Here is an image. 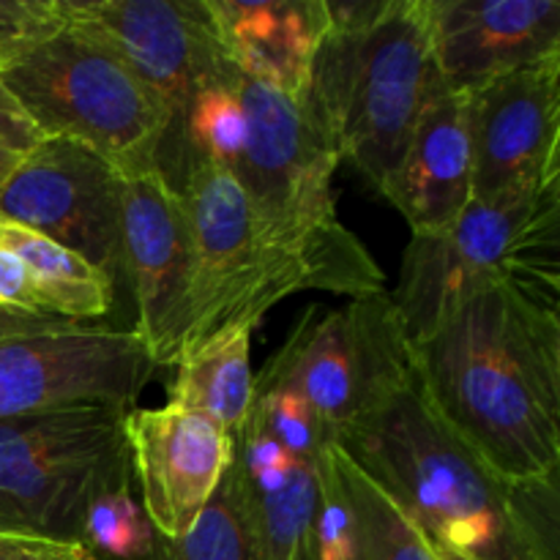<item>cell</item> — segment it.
Here are the masks:
<instances>
[{"label": "cell", "instance_id": "obj_1", "mask_svg": "<svg viewBox=\"0 0 560 560\" xmlns=\"http://www.w3.org/2000/svg\"><path fill=\"white\" fill-rule=\"evenodd\" d=\"M413 345L416 386L438 416L506 481L560 468L558 295L498 284Z\"/></svg>", "mask_w": 560, "mask_h": 560}, {"label": "cell", "instance_id": "obj_2", "mask_svg": "<svg viewBox=\"0 0 560 560\" xmlns=\"http://www.w3.org/2000/svg\"><path fill=\"white\" fill-rule=\"evenodd\" d=\"M435 545L479 560H560L558 476L506 481L416 386L331 438Z\"/></svg>", "mask_w": 560, "mask_h": 560}, {"label": "cell", "instance_id": "obj_3", "mask_svg": "<svg viewBox=\"0 0 560 560\" xmlns=\"http://www.w3.org/2000/svg\"><path fill=\"white\" fill-rule=\"evenodd\" d=\"M326 9L304 104L339 164L381 191L438 77L430 0H326Z\"/></svg>", "mask_w": 560, "mask_h": 560}, {"label": "cell", "instance_id": "obj_4", "mask_svg": "<svg viewBox=\"0 0 560 560\" xmlns=\"http://www.w3.org/2000/svg\"><path fill=\"white\" fill-rule=\"evenodd\" d=\"M246 140L233 175L262 235L301 257L326 293L350 301L386 290V273L337 213L331 142L304 102L241 74Z\"/></svg>", "mask_w": 560, "mask_h": 560}, {"label": "cell", "instance_id": "obj_5", "mask_svg": "<svg viewBox=\"0 0 560 560\" xmlns=\"http://www.w3.org/2000/svg\"><path fill=\"white\" fill-rule=\"evenodd\" d=\"M498 284L560 290V184L481 202L435 235H413L392 293L410 342L427 337L463 301Z\"/></svg>", "mask_w": 560, "mask_h": 560}, {"label": "cell", "instance_id": "obj_6", "mask_svg": "<svg viewBox=\"0 0 560 560\" xmlns=\"http://www.w3.org/2000/svg\"><path fill=\"white\" fill-rule=\"evenodd\" d=\"M0 80L44 137L102 153L120 173L156 170L170 115L104 42L66 25L0 63Z\"/></svg>", "mask_w": 560, "mask_h": 560}, {"label": "cell", "instance_id": "obj_7", "mask_svg": "<svg viewBox=\"0 0 560 560\" xmlns=\"http://www.w3.org/2000/svg\"><path fill=\"white\" fill-rule=\"evenodd\" d=\"M178 191L184 195L195 238L189 328L180 355L217 334L235 328L255 331L284 299L304 290H323L320 279L301 257L279 249L262 235L230 170L191 162Z\"/></svg>", "mask_w": 560, "mask_h": 560}, {"label": "cell", "instance_id": "obj_8", "mask_svg": "<svg viewBox=\"0 0 560 560\" xmlns=\"http://www.w3.org/2000/svg\"><path fill=\"white\" fill-rule=\"evenodd\" d=\"M120 408L0 421V530L77 541L93 498L131 476Z\"/></svg>", "mask_w": 560, "mask_h": 560}, {"label": "cell", "instance_id": "obj_9", "mask_svg": "<svg viewBox=\"0 0 560 560\" xmlns=\"http://www.w3.org/2000/svg\"><path fill=\"white\" fill-rule=\"evenodd\" d=\"M410 350L392 293L381 290L326 315L306 310L255 386L293 392L334 438L413 383Z\"/></svg>", "mask_w": 560, "mask_h": 560}, {"label": "cell", "instance_id": "obj_10", "mask_svg": "<svg viewBox=\"0 0 560 560\" xmlns=\"http://www.w3.org/2000/svg\"><path fill=\"white\" fill-rule=\"evenodd\" d=\"M69 25L107 44L167 107L156 170L173 189L186 175L184 131L191 98L233 69L208 0H63Z\"/></svg>", "mask_w": 560, "mask_h": 560}, {"label": "cell", "instance_id": "obj_11", "mask_svg": "<svg viewBox=\"0 0 560 560\" xmlns=\"http://www.w3.org/2000/svg\"><path fill=\"white\" fill-rule=\"evenodd\" d=\"M156 370L131 328L63 323L0 339V421L96 405L135 410Z\"/></svg>", "mask_w": 560, "mask_h": 560}, {"label": "cell", "instance_id": "obj_12", "mask_svg": "<svg viewBox=\"0 0 560 560\" xmlns=\"http://www.w3.org/2000/svg\"><path fill=\"white\" fill-rule=\"evenodd\" d=\"M124 173L74 140L44 137L0 186V222L77 252L118 279Z\"/></svg>", "mask_w": 560, "mask_h": 560}, {"label": "cell", "instance_id": "obj_13", "mask_svg": "<svg viewBox=\"0 0 560 560\" xmlns=\"http://www.w3.org/2000/svg\"><path fill=\"white\" fill-rule=\"evenodd\" d=\"M120 255L137 304L131 331L153 364L175 366L189 328L195 238L184 195L159 170L124 175Z\"/></svg>", "mask_w": 560, "mask_h": 560}, {"label": "cell", "instance_id": "obj_14", "mask_svg": "<svg viewBox=\"0 0 560 560\" xmlns=\"http://www.w3.org/2000/svg\"><path fill=\"white\" fill-rule=\"evenodd\" d=\"M474 200L560 184V58L523 66L468 93Z\"/></svg>", "mask_w": 560, "mask_h": 560}, {"label": "cell", "instance_id": "obj_15", "mask_svg": "<svg viewBox=\"0 0 560 560\" xmlns=\"http://www.w3.org/2000/svg\"><path fill=\"white\" fill-rule=\"evenodd\" d=\"M131 476L162 539H180L208 506L235 459V435L180 405L135 408L124 419Z\"/></svg>", "mask_w": 560, "mask_h": 560}, {"label": "cell", "instance_id": "obj_16", "mask_svg": "<svg viewBox=\"0 0 560 560\" xmlns=\"http://www.w3.org/2000/svg\"><path fill=\"white\" fill-rule=\"evenodd\" d=\"M430 9L438 77L457 91L560 58L556 0H430Z\"/></svg>", "mask_w": 560, "mask_h": 560}, {"label": "cell", "instance_id": "obj_17", "mask_svg": "<svg viewBox=\"0 0 560 560\" xmlns=\"http://www.w3.org/2000/svg\"><path fill=\"white\" fill-rule=\"evenodd\" d=\"M413 235H435L452 228L474 200L468 91L435 77L413 126L402 159L381 186Z\"/></svg>", "mask_w": 560, "mask_h": 560}, {"label": "cell", "instance_id": "obj_18", "mask_svg": "<svg viewBox=\"0 0 560 560\" xmlns=\"http://www.w3.org/2000/svg\"><path fill=\"white\" fill-rule=\"evenodd\" d=\"M219 38L241 74L304 102L328 33L326 0H208Z\"/></svg>", "mask_w": 560, "mask_h": 560}, {"label": "cell", "instance_id": "obj_19", "mask_svg": "<svg viewBox=\"0 0 560 560\" xmlns=\"http://www.w3.org/2000/svg\"><path fill=\"white\" fill-rule=\"evenodd\" d=\"M235 459L255 509L262 560H295L315 520L323 454H293L249 410L235 435Z\"/></svg>", "mask_w": 560, "mask_h": 560}, {"label": "cell", "instance_id": "obj_20", "mask_svg": "<svg viewBox=\"0 0 560 560\" xmlns=\"http://www.w3.org/2000/svg\"><path fill=\"white\" fill-rule=\"evenodd\" d=\"M0 244L22 257L36 288L42 315L69 323H96L115 304V279L77 252L0 222Z\"/></svg>", "mask_w": 560, "mask_h": 560}, {"label": "cell", "instance_id": "obj_21", "mask_svg": "<svg viewBox=\"0 0 560 560\" xmlns=\"http://www.w3.org/2000/svg\"><path fill=\"white\" fill-rule=\"evenodd\" d=\"M252 331L235 328L202 342L180 355L175 370L173 399L180 408L208 416L224 430L238 435L255 402V372H252Z\"/></svg>", "mask_w": 560, "mask_h": 560}, {"label": "cell", "instance_id": "obj_22", "mask_svg": "<svg viewBox=\"0 0 560 560\" xmlns=\"http://www.w3.org/2000/svg\"><path fill=\"white\" fill-rule=\"evenodd\" d=\"M328 457L353 514L355 560H438L430 536L342 448L328 443Z\"/></svg>", "mask_w": 560, "mask_h": 560}, {"label": "cell", "instance_id": "obj_23", "mask_svg": "<svg viewBox=\"0 0 560 560\" xmlns=\"http://www.w3.org/2000/svg\"><path fill=\"white\" fill-rule=\"evenodd\" d=\"M156 560H262L255 509L238 459H233L189 534L180 539L159 536Z\"/></svg>", "mask_w": 560, "mask_h": 560}, {"label": "cell", "instance_id": "obj_24", "mask_svg": "<svg viewBox=\"0 0 560 560\" xmlns=\"http://www.w3.org/2000/svg\"><path fill=\"white\" fill-rule=\"evenodd\" d=\"M241 71L213 77L191 98L180 131L184 162H211L233 173L246 140V113L241 102Z\"/></svg>", "mask_w": 560, "mask_h": 560}, {"label": "cell", "instance_id": "obj_25", "mask_svg": "<svg viewBox=\"0 0 560 560\" xmlns=\"http://www.w3.org/2000/svg\"><path fill=\"white\" fill-rule=\"evenodd\" d=\"M80 545L96 560H156L159 534L135 498V476L113 481L93 498Z\"/></svg>", "mask_w": 560, "mask_h": 560}, {"label": "cell", "instance_id": "obj_26", "mask_svg": "<svg viewBox=\"0 0 560 560\" xmlns=\"http://www.w3.org/2000/svg\"><path fill=\"white\" fill-rule=\"evenodd\" d=\"M69 25L63 0H0V63Z\"/></svg>", "mask_w": 560, "mask_h": 560}, {"label": "cell", "instance_id": "obj_27", "mask_svg": "<svg viewBox=\"0 0 560 560\" xmlns=\"http://www.w3.org/2000/svg\"><path fill=\"white\" fill-rule=\"evenodd\" d=\"M0 560H91V552L77 541L0 530Z\"/></svg>", "mask_w": 560, "mask_h": 560}, {"label": "cell", "instance_id": "obj_28", "mask_svg": "<svg viewBox=\"0 0 560 560\" xmlns=\"http://www.w3.org/2000/svg\"><path fill=\"white\" fill-rule=\"evenodd\" d=\"M42 140L44 135L38 131V126L27 118L14 93L0 80V151L27 156Z\"/></svg>", "mask_w": 560, "mask_h": 560}, {"label": "cell", "instance_id": "obj_29", "mask_svg": "<svg viewBox=\"0 0 560 560\" xmlns=\"http://www.w3.org/2000/svg\"><path fill=\"white\" fill-rule=\"evenodd\" d=\"M0 306L27 312V315H42V304H38L36 288H33L25 262L3 244H0Z\"/></svg>", "mask_w": 560, "mask_h": 560}, {"label": "cell", "instance_id": "obj_30", "mask_svg": "<svg viewBox=\"0 0 560 560\" xmlns=\"http://www.w3.org/2000/svg\"><path fill=\"white\" fill-rule=\"evenodd\" d=\"M63 323L69 320H55V317H44V315H27V312L0 306V339L22 337V334L52 331V328L63 326Z\"/></svg>", "mask_w": 560, "mask_h": 560}, {"label": "cell", "instance_id": "obj_31", "mask_svg": "<svg viewBox=\"0 0 560 560\" xmlns=\"http://www.w3.org/2000/svg\"><path fill=\"white\" fill-rule=\"evenodd\" d=\"M20 159L22 156H14V153H9V151H0V186H3V180L14 173V167L20 164Z\"/></svg>", "mask_w": 560, "mask_h": 560}, {"label": "cell", "instance_id": "obj_32", "mask_svg": "<svg viewBox=\"0 0 560 560\" xmlns=\"http://www.w3.org/2000/svg\"><path fill=\"white\" fill-rule=\"evenodd\" d=\"M432 547H435V556H438V560H479V558L468 556V552H459V550H452V547L435 545V541H432Z\"/></svg>", "mask_w": 560, "mask_h": 560}, {"label": "cell", "instance_id": "obj_33", "mask_svg": "<svg viewBox=\"0 0 560 560\" xmlns=\"http://www.w3.org/2000/svg\"><path fill=\"white\" fill-rule=\"evenodd\" d=\"M295 560H315V550H312V541H310V536H306L304 547H301L299 558H295Z\"/></svg>", "mask_w": 560, "mask_h": 560}, {"label": "cell", "instance_id": "obj_34", "mask_svg": "<svg viewBox=\"0 0 560 560\" xmlns=\"http://www.w3.org/2000/svg\"><path fill=\"white\" fill-rule=\"evenodd\" d=\"M91 560H96V558H93V556H91Z\"/></svg>", "mask_w": 560, "mask_h": 560}]
</instances>
